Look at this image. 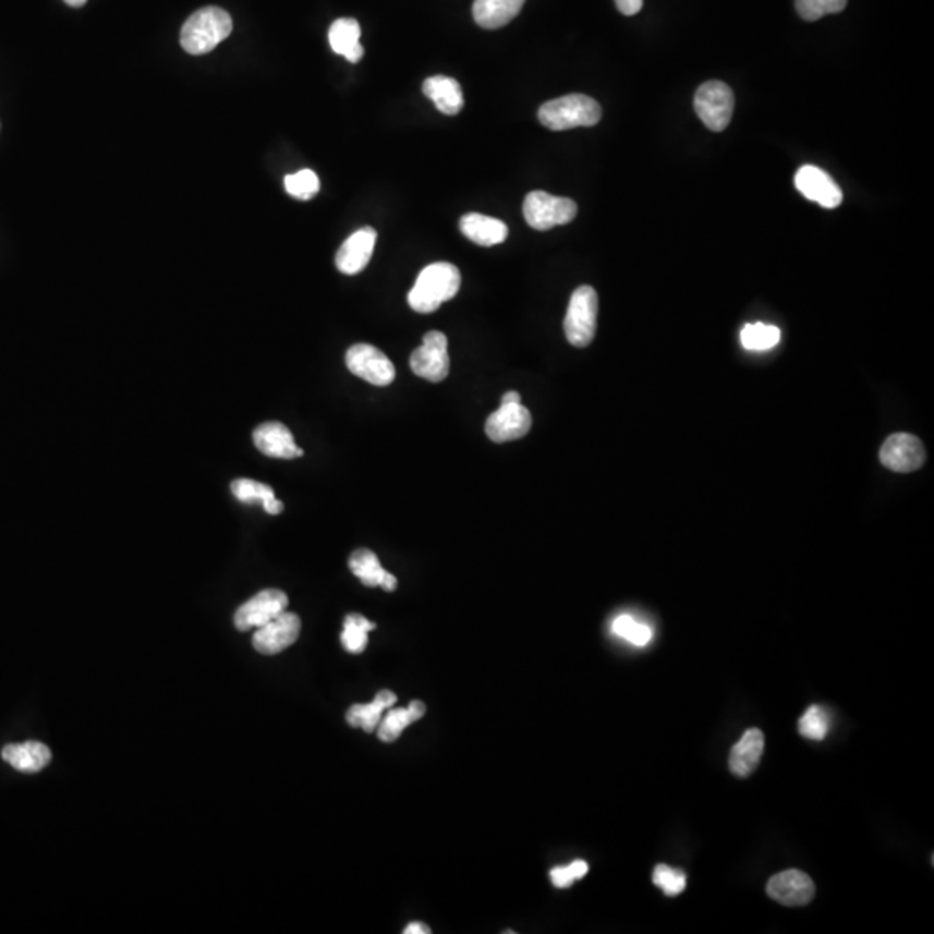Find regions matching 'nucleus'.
I'll list each match as a JSON object with an SVG mask.
<instances>
[{
    "instance_id": "29",
    "label": "nucleus",
    "mask_w": 934,
    "mask_h": 934,
    "mask_svg": "<svg viewBox=\"0 0 934 934\" xmlns=\"http://www.w3.org/2000/svg\"><path fill=\"white\" fill-rule=\"evenodd\" d=\"M829 715H827L826 709L821 708L817 704H813L804 712L803 717L800 718V725H798L801 738L812 739V741H824L829 733Z\"/></svg>"
},
{
    "instance_id": "11",
    "label": "nucleus",
    "mask_w": 934,
    "mask_h": 934,
    "mask_svg": "<svg viewBox=\"0 0 934 934\" xmlns=\"http://www.w3.org/2000/svg\"><path fill=\"white\" fill-rule=\"evenodd\" d=\"M300 632H302V620L294 612L284 611L260 629H256L253 645L258 653L270 656L293 645L300 638Z\"/></svg>"
},
{
    "instance_id": "2",
    "label": "nucleus",
    "mask_w": 934,
    "mask_h": 934,
    "mask_svg": "<svg viewBox=\"0 0 934 934\" xmlns=\"http://www.w3.org/2000/svg\"><path fill=\"white\" fill-rule=\"evenodd\" d=\"M231 34L232 20L229 13L210 5L199 9L184 23L181 44L189 54L202 56L214 51L215 47Z\"/></svg>"
},
{
    "instance_id": "16",
    "label": "nucleus",
    "mask_w": 934,
    "mask_h": 934,
    "mask_svg": "<svg viewBox=\"0 0 934 934\" xmlns=\"http://www.w3.org/2000/svg\"><path fill=\"white\" fill-rule=\"evenodd\" d=\"M256 449L276 459H298L303 450L294 444L293 433L281 423H264L253 432Z\"/></svg>"
},
{
    "instance_id": "1",
    "label": "nucleus",
    "mask_w": 934,
    "mask_h": 934,
    "mask_svg": "<svg viewBox=\"0 0 934 934\" xmlns=\"http://www.w3.org/2000/svg\"><path fill=\"white\" fill-rule=\"evenodd\" d=\"M461 290V272L456 265L440 262L421 270L409 293V305L420 314H433L441 303L449 302Z\"/></svg>"
},
{
    "instance_id": "39",
    "label": "nucleus",
    "mask_w": 934,
    "mask_h": 934,
    "mask_svg": "<svg viewBox=\"0 0 934 934\" xmlns=\"http://www.w3.org/2000/svg\"><path fill=\"white\" fill-rule=\"evenodd\" d=\"M68 5H72V8H82V5L87 2V0H64Z\"/></svg>"
},
{
    "instance_id": "38",
    "label": "nucleus",
    "mask_w": 934,
    "mask_h": 934,
    "mask_svg": "<svg viewBox=\"0 0 934 934\" xmlns=\"http://www.w3.org/2000/svg\"><path fill=\"white\" fill-rule=\"evenodd\" d=\"M508 403H521V395L518 391H508L502 397V405H508Z\"/></svg>"
},
{
    "instance_id": "22",
    "label": "nucleus",
    "mask_w": 934,
    "mask_h": 934,
    "mask_svg": "<svg viewBox=\"0 0 934 934\" xmlns=\"http://www.w3.org/2000/svg\"><path fill=\"white\" fill-rule=\"evenodd\" d=\"M361 35V25L356 20L340 17L329 28V44L336 54L343 56L350 63H359L364 58Z\"/></svg>"
},
{
    "instance_id": "21",
    "label": "nucleus",
    "mask_w": 934,
    "mask_h": 934,
    "mask_svg": "<svg viewBox=\"0 0 934 934\" xmlns=\"http://www.w3.org/2000/svg\"><path fill=\"white\" fill-rule=\"evenodd\" d=\"M461 232L480 246H495L508 238L509 229L499 218L486 217V215L470 214L461 218Z\"/></svg>"
},
{
    "instance_id": "6",
    "label": "nucleus",
    "mask_w": 934,
    "mask_h": 934,
    "mask_svg": "<svg viewBox=\"0 0 934 934\" xmlns=\"http://www.w3.org/2000/svg\"><path fill=\"white\" fill-rule=\"evenodd\" d=\"M694 108L709 131H725L733 113V93L724 82H706L695 93Z\"/></svg>"
},
{
    "instance_id": "10",
    "label": "nucleus",
    "mask_w": 934,
    "mask_h": 934,
    "mask_svg": "<svg viewBox=\"0 0 934 934\" xmlns=\"http://www.w3.org/2000/svg\"><path fill=\"white\" fill-rule=\"evenodd\" d=\"M288 595L276 589H268L256 594L252 599L241 606L234 615L235 629L241 632H247L252 629H260L268 621L274 620L276 616L281 615L288 609Z\"/></svg>"
},
{
    "instance_id": "27",
    "label": "nucleus",
    "mask_w": 934,
    "mask_h": 934,
    "mask_svg": "<svg viewBox=\"0 0 934 934\" xmlns=\"http://www.w3.org/2000/svg\"><path fill=\"white\" fill-rule=\"evenodd\" d=\"M386 706L374 698L369 704H353L352 708L348 709L347 721L355 727V729L365 730L371 733L379 727L383 720V713Z\"/></svg>"
},
{
    "instance_id": "32",
    "label": "nucleus",
    "mask_w": 934,
    "mask_h": 934,
    "mask_svg": "<svg viewBox=\"0 0 934 934\" xmlns=\"http://www.w3.org/2000/svg\"><path fill=\"white\" fill-rule=\"evenodd\" d=\"M848 0H797V11L804 22H817L827 14L841 13Z\"/></svg>"
},
{
    "instance_id": "30",
    "label": "nucleus",
    "mask_w": 934,
    "mask_h": 934,
    "mask_svg": "<svg viewBox=\"0 0 934 934\" xmlns=\"http://www.w3.org/2000/svg\"><path fill=\"white\" fill-rule=\"evenodd\" d=\"M286 193L296 199H312L315 194L319 193L320 181L317 173L312 170H302V172L291 173L284 179Z\"/></svg>"
},
{
    "instance_id": "31",
    "label": "nucleus",
    "mask_w": 934,
    "mask_h": 934,
    "mask_svg": "<svg viewBox=\"0 0 934 934\" xmlns=\"http://www.w3.org/2000/svg\"><path fill=\"white\" fill-rule=\"evenodd\" d=\"M653 881L667 897H679L688 884L686 872L680 871V869H671L665 863H659L654 868Z\"/></svg>"
},
{
    "instance_id": "3",
    "label": "nucleus",
    "mask_w": 934,
    "mask_h": 934,
    "mask_svg": "<svg viewBox=\"0 0 934 934\" xmlns=\"http://www.w3.org/2000/svg\"><path fill=\"white\" fill-rule=\"evenodd\" d=\"M603 109L599 102L583 94H570L542 105L538 120L550 131H570L577 126H594L601 122Z\"/></svg>"
},
{
    "instance_id": "34",
    "label": "nucleus",
    "mask_w": 934,
    "mask_h": 934,
    "mask_svg": "<svg viewBox=\"0 0 934 934\" xmlns=\"http://www.w3.org/2000/svg\"><path fill=\"white\" fill-rule=\"evenodd\" d=\"M589 865L583 860H574L568 868H556L550 871V881L556 888H570L574 881L587 876Z\"/></svg>"
},
{
    "instance_id": "19",
    "label": "nucleus",
    "mask_w": 934,
    "mask_h": 934,
    "mask_svg": "<svg viewBox=\"0 0 934 934\" xmlns=\"http://www.w3.org/2000/svg\"><path fill=\"white\" fill-rule=\"evenodd\" d=\"M2 759L16 771L25 774H35L44 771L51 763V750L37 741L20 742V744H8L2 750Z\"/></svg>"
},
{
    "instance_id": "26",
    "label": "nucleus",
    "mask_w": 934,
    "mask_h": 934,
    "mask_svg": "<svg viewBox=\"0 0 934 934\" xmlns=\"http://www.w3.org/2000/svg\"><path fill=\"white\" fill-rule=\"evenodd\" d=\"M780 341V331L775 326L767 324H748L741 331L742 347L751 352H765L777 347Z\"/></svg>"
},
{
    "instance_id": "25",
    "label": "nucleus",
    "mask_w": 934,
    "mask_h": 934,
    "mask_svg": "<svg viewBox=\"0 0 934 934\" xmlns=\"http://www.w3.org/2000/svg\"><path fill=\"white\" fill-rule=\"evenodd\" d=\"M376 629V623L367 620L362 615H348L344 618L343 633H341V644L348 653L361 654L367 647V635Z\"/></svg>"
},
{
    "instance_id": "23",
    "label": "nucleus",
    "mask_w": 934,
    "mask_h": 934,
    "mask_svg": "<svg viewBox=\"0 0 934 934\" xmlns=\"http://www.w3.org/2000/svg\"><path fill=\"white\" fill-rule=\"evenodd\" d=\"M523 5L524 0H474V22L485 29L502 28L521 13Z\"/></svg>"
},
{
    "instance_id": "36",
    "label": "nucleus",
    "mask_w": 934,
    "mask_h": 934,
    "mask_svg": "<svg viewBox=\"0 0 934 934\" xmlns=\"http://www.w3.org/2000/svg\"><path fill=\"white\" fill-rule=\"evenodd\" d=\"M409 713H411L412 720L417 721L420 718H423L426 715V704L421 703V701H412L409 704Z\"/></svg>"
},
{
    "instance_id": "33",
    "label": "nucleus",
    "mask_w": 934,
    "mask_h": 934,
    "mask_svg": "<svg viewBox=\"0 0 934 934\" xmlns=\"http://www.w3.org/2000/svg\"><path fill=\"white\" fill-rule=\"evenodd\" d=\"M411 713L407 708H397L391 709L388 715H386L385 720H381L379 727H377V736L381 739L383 742H393L400 738V733L412 724Z\"/></svg>"
},
{
    "instance_id": "7",
    "label": "nucleus",
    "mask_w": 934,
    "mask_h": 934,
    "mask_svg": "<svg viewBox=\"0 0 934 934\" xmlns=\"http://www.w3.org/2000/svg\"><path fill=\"white\" fill-rule=\"evenodd\" d=\"M411 369L426 381L441 383L450 373L449 340L440 331L424 335L423 344L411 355Z\"/></svg>"
},
{
    "instance_id": "17",
    "label": "nucleus",
    "mask_w": 934,
    "mask_h": 934,
    "mask_svg": "<svg viewBox=\"0 0 934 934\" xmlns=\"http://www.w3.org/2000/svg\"><path fill=\"white\" fill-rule=\"evenodd\" d=\"M348 566H350V570H352L356 579L364 583L365 587H381L386 592H393L397 585H399L393 574L388 573L383 568L381 562H379L373 550H355L350 561H348Z\"/></svg>"
},
{
    "instance_id": "37",
    "label": "nucleus",
    "mask_w": 934,
    "mask_h": 934,
    "mask_svg": "<svg viewBox=\"0 0 934 934\" xmlns=\"http://www.w3.org/2000/svg\"><path fill=\"white\" fill-rule=\"evenodd\" d=\"M405 934H429L432 930L426 926V924H421V922H412L407 926V930L403 931Z\"/></svg>"
},
{
    "instance_id": "13",
    "label": "nucleus",
    "mask_w": 934,
    "mask_h": 934,
    "mask_svg": "<svg viewBox=\"0 0 934 934\" xmlns=\"http://www.w3.org/2000/svg\"><path fill=\"white\" fill-rule=\"evenodd\" d=\"M768 897L786 907L806 906L815 897V884L804 872L791 869L779 872L767 884Z\"/></svg>"
},
{
    "instance_id": "9",
    "label": "nucleus",
    "mask_w": 934,
    "mask_h": 934,
    "mask_svg": "<svg viewBox=\"0 0 934 934\" xmlns=\"http://www.w3.org/2000/svg\"><path fill=\"white\" fill-rule=\"evenodd\" d=\"M881 464L895 473H913L926 462V449L918 436L897 433L884 441L880 452Z\"/></svg>"
},
{
    "instance_id": "5",
    "label": "nucleus",
    "mask_w": 934,
    "mask_h": 934,
    "mask_svg": "<svg viewBox=\"0 0 934 934\" xmlns=\"http://www.w3.org/2000/svg\"><path fill=\"white\" fill-rule=\"evenodd\" d=\"M524 218L535 231H549L554 227L573 222L579 206L570 197H558L544 191H533L523 205Z\"/></svg>"
},
{
    "instance_id": "15",
    "label": "nucleus",
    "mask_w": 934,
    "mask_h": 934,
    "mask_svg": "<svg viewBox=\"0 0 934 934\" xmlns=\"http://www.w3.org/2000/svg\"><path fill=\"white\" fill-rule=\"evenodd\" d=\"M377 232L371 227H364L361 231L350 235L340 250L336 253V267L341 274L355 276L361 274L371 258H373L374 246H376Z\"/></svg>"
},
{
    "instance_id": "8",
    "label": "nucleus",
    "mask_w": 934,
    "mask_h": 934,
    "mask_svg": "<svg viewBox=\"0 0 934 934\" xmlns=\"http://www.w3.org/2000/svg\"><path fill=\"white\" fill-rule=\"evenodd\" d=\"M344 361L350 373L374 386L391 385L397 374L393 362L373 344H353L348 348Z\"/></svg>"
},
{
    "instance_id": "14",
    "label": "nucleus",
    "mask_w": 934,
    "mask_h": 934,
    "mask_svg": "<svg viewBox=\"0 0 934 934\" xmlns=\"http://www.w3.org/2000/svg\"><path fill=\"white\" fill-rule=\"evenodd\" d=\"M794 185L806 199L818 203L824 208H838L841 205V189L834 182L833 177L821 168L812 165L801 167L794 177Z\"/></svg>"
},
{
    "instance_id": "4",
    "label": "nucleus",
    "mask_w": 934,
    "mask_h": 934,
    "mask_svg": "<svg viewBox=\"0 0 934 934\" xmlns=\"http://www.w3.org/2000/svg\"><path fill=\"white\" fill-rule=\"evenodd\" d=\"M597 312L599 298L594 288L580 286L579 290H574L565 319V335L573 347L585 348L594 341Z\"/></svg>"
},
{
    "instance_id": "35",
    "label": "nucleus",
    "mask_w": 934,
    "mask_h": 934,
    "mask_svg": "<svg viewBox=\"0 0 934 934\" xmlns=\"http://www.w3.org/2000/svg\"><path fill=\"white\" fill-rule=\"evenodd\" d=\"M615 4L624 16H633V14L641 13L644 0H615Z\"/></svg>"
},
{
    "instance_id": "20",
    "label": "nucleus",
    "mask_w": 934,
    "mask_h": 934,
    "mask_svg": "<svg viewBox=\"0 0 934 934\" xmlns=\"http://www.w3.org/2000/svg\"><path fill=\"white\" fill-rule=\"evenodd\" d=\"M763 748H765V736L762 730H747L741 741L730 751V772L738 777H748L753 774L762 760Z\"/></svg>"
},
{
    "instance_id": "18",
    "label": "nucleus",
    "mask_w": 934,
    "mask_h": 934,
    "mask_svg": "<svg viewBox=\"0 0 934 934\" xmlns=\"http://www.w3.org/2000/svg\"><path fill=\"white\" fill-rule=\"evenodd\" d=\"M423 93L435 102L436 109L447 117H456L464 108L461 84L450 76H429L423 84Z\"/></svg>"
},
{
    "instance_id": "12",
    "label": "nucleus",
    "mask_w": 934,
    "mask_h": 934,
    "mask_svg": "<svg viewBox=\"0 0 934 934\" xmlns=\"http://www.w3.org/2000/svg\"><path fill=\"white\" fill-rule=\"evenodd\" d=\"M530 427H532V414L529 409L521 403H508V405H500V409L486 420L485 432L495 444H506L529 435Z\"/></svg>"
},
{
    "instance_id": "24",
    "label": "nucleus",
    "mask_w": 934,
    "mask_h": 934,
    "mask_svg": "<svg viewBox=\"0 0 934 934\" xmlns=\"http://www.w3.org/2000/svg\"><path fill=\"white\" fill-rule=\"evenodd\" d=\"M231 490L240 502L247 504V506L262 504L268 514L276 515L284 511V504L276 499L272 488L265 483L246 478L235 480L232 482Z\"/></svg>"
},
{
    "instance_id": "28",
    "label": "nucleus",
    "mask_w": 934,
    "mask_h": 934,
    "mask_svg": "<svg viewBox=\"0 0 934 934\" xmlns=\"http://www.w3.org/2000/svg\"><path fill=\"white\" fill-rule=\"evenodd\" d=\"M611 629L618 638L629 641L630 644L639 645V647H644V645L653 641V630H651V627L641 623V621L635 620V618L629 615L618 616L612 621Z\"/></svg>"
}]
</instances>
